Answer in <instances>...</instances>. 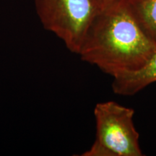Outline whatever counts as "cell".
<instances>
[{"mask_svg": "<svg viewBox=\"0 0 156 156\" xmlns=\"http://www.w3.org/2000/svg\"><path fill=\"white\" fill-rule=\"evenodd\" d=\"M113 91L117 95H134L156 82V48L139 69L114 76Z\"/></svg>", "mask_w": 156, "mask_h": 156, "instance_id": "4", "label": "cell"}, {"mask_svg": "<svg viewBox=\"0 0 156 156\" xmlns=\"http://www.w3.org/2000/svg\"><path fill=\"white\" fill-rule=\"evenodd\" d=\"M35 2L44 28L77 54L93 20L102 10L98 0H35Z\"/></svg>", "mask_w": 156, "mask_h": 156, "instance_id": "3", "label": "cell"}, {"mask_svg": "<svg viewBox=\"0 0 156 156\" xmlns=\"http://www.w3.org/2000/svg\"><path fill=\"white\" fill-rule=\"evenodd\" d=\"M145 32L156 42V0H127Z\"/></svg>", "mask_w": 156, "mask_h": 156, "instance_id": "5", "label": "cell"}, {"mask_svg": "<svg viewBox=\"0 0 156 156\" xmlns=\"http://www.w3.org/2000/svg\"><path fill=\"white\" fill-rule=\"evenodd\" d=\"M155 48L127 0H114L95 17L78 55L114 77L139 69Z\"/></svg>", "mask_w": 156, "mask_h": 156, "instance_id": "1", "label": "cell"}, {"mask_svg": "<svg viewBox=\"0 0 156 156\" xmlns=\"http://www.w3.org/2000/svg\"><path fill=\"white\" fill-rule=\"evenodd\" d=\"M112 1H114V0H98V2H99V3H100V5H101L102 9L104 8V7H106L107 5H108L109 3L112 2Z\"/></svg>", "mask_w": 156, "mask_h": 156, "instance_id": "6", "label": "cell"}, {"mask_svg": "<svg viewBox=\"0 0 156 156\" xmlns=\"http://www.w3.org/2000/svg\"><path fill=\"white\" fill-rule=\"evenodd\" d=\"M96 136L83 156H142L140 134L134 124V109L114 101L99 103L94 108Z\"/></svg>", "mask_w": 156, "mask_h": 156, "instance_id": "2", "label": "cell"}]
</instances>
